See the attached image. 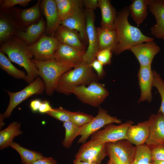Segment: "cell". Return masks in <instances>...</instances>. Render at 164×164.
<instances>
[{
    "instance_id": "cell-43",
    "label": "cell",
    "mask_w": 164,
    "mask_h": 164,
    "mask_svg": "<svg viewBox=\"0 0 164 164\" xmlns=\"http://www.w3.org/2000/svg\"><path fill=\"white\" fill-rule=\"evenodd\" d=\"M56 162L52 157L44 158L38 159L31 164H56Z\"/></svg>"
},
{
    "instance_id": "cell-35",
    "label": "cell",
    "mask_w": 164,
    "mask_h": 164,
    "mask_svg": "<svg viewBox=\"0 0 164 164\" xmlns=\"http://www.w3.org/2000/svg\"><path fill=\"white\" fill-rule=\"evenodd\" d=\"M14 29L12 26L7 20L3 19H0V40L5 42L12 36Z\"/></svg>"
},
{
    "instance_id": "cell-13",
    "label": "cell",
    "mask_w": 164,
    "mask_h": 164,
    "mask_svg": "<svg viewBox=\"0 0 164 164\" xmlns=\"http://www.w3.org/2000/svg\"><path fill=\"white\" fill-rule=\"evenodd\" d=\"M82 4L81 1L73 11L61 21L60 25L76 31L82 40L87 41L85 11L82 8Z\"/></svg>"
},
{
    "instance_id": "cell-49",
    "label": "cell",
    "mask_w": 164,
    "mask_h": 164,
    "mask_svg": "<svg viewBox=\"0 0 164 164\" xmlns=\"http://www.w3.org/2000/svg\"><path fill=\"white\" fill-rule=\"evenodd\" d=\"M162 1L164 3V0H162Z\"/></svg>"
},
{
    "instance_id": "cell-25",
    "label": "cell",
    "mask_w": 164,
    "mask_h": 164,
    "mask_svg": "<svg viewBox=\"0 0 164 164\" xmlns=\"http://www.w3.org/2000/svg\"><path fill=\"white\" fill-rule=\"evenodd\" d=\"M150 0H133L128 7L129 14L138 26L142 24L147 15Z\"/></svg>"
},
{
    "instance_id": "cell-28",
    "label": "cell",
    "mask_w": 164,
    "mask_h": 164,
    "mask_svg": "<svg viewBox=\"0 0 164 164\" xmlns=\"http://www.w3.org/2000/svg\"><path fill=\"white\" fill-rule=\"evenodd\" d=\"M0 67L2 70L13 77L17 79H23L26 81L27 74L24 71L15 67L5 53L1 51H0Z\"/></svg>"
},
{
    "instance_id": "cell-26",
    "label": "cell",
    "mask_w": 164,
    "mask_h": 164,
    "mask_svg": "<svg viewBox=\"0 0 164 164\" xmlns=\"http://www.w3.org/2000/svg\"><path fill=\"white\" fill-rule=\"evenodd\" d=\"M21 123L14 121L4 130L0 132V149H3L9 146L13 142L16 136L22 133L20 130Z\"/></svg>"
},
{
    "instance_id": "cell-4",
    "label": "cell",
    "mask_w": 164,
    "mask_h": 164,
    "mask_svg": "<svg viewBox=\"0 0 164 164\" xmlns=\"http://www.w3.org/2000/svg\"><path fill=\"white\" fill-rule=\"evenodd\" d=\"M32 61L37 67L39 76L43 80L46 94L50 96L53 94L61 76L75 66L73 64L61 62L55 59L39 61L34 59Z\"/></svg>"
},
{
    "instance_id": "cell-6",
    "label": "cell",
    "mask_w": 164,
    "mask_h": 164,
    "mask_svg": "<svg viewBox=\"0 0 164 164\" xmlns=\"http://www.w3.org/2000/svg\"><path fill=\"white\" fill-rule=\"evenodd\" d=\"M45 90V84L43 80L38 77L20 91L13 92L7 91L9 97V102L5 111L1 114L2 116L4 118H9L13 109L22 102L33 95L42 94Z\"/></svg>"
},
{
    "instance_id": "cell-14",
    "label": "cell",
    "mask_w": 164,
    "mask_h": 164,
    "mask_svg": "<svg viewBox=\"0 0 164 164\" xmlns=\"http://www.w3.org/2000/svg\"><path fill=\"white\" fill-rule=\"evenodd\" d=\"M149 132L145 144L151 149L158 145H164V115L158 112L151 115L149 119Z\"/></svg>"
},
{
    "instance_id": "cell-7",
    "label": "cell",
    "mask_w": 164,
    "mask_h": 164,
    "mask_svg": "<svg viewBox=\"0 0 164 164\" xmlns=\"http://www.w3.org/2000/svg\"><path fill=\"white\" fill-rule=\"evenodd\" d=\"M107 156L115 164H131L135 146L126 139L106 143Z\"/></svg>"
},
{
    "instance_id": "cell-27",
    "label": "cell",
    "mask_w": 164,
    "mask_h": 164,
    "mask_svg": "<svg viewBox=\"0 0 164 164\" xmlns=\"http://www.w3.org/2000/svg\"><path fill=\"white\" fill-rule=\"evenodd\" d=\"M10 146L19 153L22 164H31L38 159L44 157L41 153L25 148L13 142L11 143Z\"/></svg>"
},
{
    "instance_id": "cell-2",
    "label": "cell",
    "mask_w": 164,
    "mask_h": 164,
    "mask_svg": "<svg viewBox=\"0 0 164 164\" xmlns=\"http://www.w3.org/2000/svg\"><path fill=\"white\" fill-rule=\"evenodd\" d=\"M28 45L17 36H12L5 42L0 51L7 54L9 59L23 67L27 73L26 82L30 84L39 77L38 69L32 61L33 56Z\"/></svg>"
},
{
    "instance_id": "cell-30",
    "label": "cell",
    "mask_w": 164,
    "mask_h": 164,
    "mask_svg": "<svg viewBox=\"0 0 164 164\" xmlns=\"http://www.w3.org/2000/svg\"><path fill=\"white\" fill-rule=\"evenodd\" d=\"M60 22L81 1L79 0H55Z\"/></svg>"
},
{
    "instance_id": "cell-33",
    "label": "cell",
    "mask_w": 164,
    "mask_h": 164,
    "mask_svg": "<svg viewBox=\"0 0 164 164\" xmlns=\"http://www.w3.org/2000/svg\"><path fill=\"white\" fill-rule=\"evenodd\" d=\"M153 75V87H155L159 93L161 99V104L158 112L164 115V81L160 75L154 70H152Z\"/></svg>"
},
{
    "instance_id": "cell-46",
    "label": "cell",
    "mask_w": 164,
    "mask_h": 164,
    "mask_svg": "<svg viewBox=\"0 0 164 164\" xmlns=\"http://www.w3.org/2000/svg\"><path fill=\"white\" fill-rule=\"evenodd\" d=\"M154 164H164V161H153Z\"/></svg>"
},
{
    "instance_id": "cell-16",
    "label": "cell",
    "mask_w": 164,
    "mask_h": 164,
    "mask_svg": "<svg viewBox=\"0 0 164 164\" xmlns=\"http://www.w3.org/2000/svg\"><path fill=\"white\" fill-rule=\"evenodd\" d=\"M148 8L156 21L150 28L151 34L157 39L164 40V3L162 0H150Z\"/></svg>"
},
{
    "instance_id": "cell-24",
    "label": "cell",
    "mask_w": 164,
    "mask_h": 164,
    "mask_svg": "<svg viewBox=\"0 0 164 164\" xmlns=\"http://www.w3.org/2000/svg\"><path fill=\"white\" fill-rule=\"evenodd\" d=\"M98 51L110 48L114 52L117 46V34L115 29L97 28Z\"/></svg>"
},
{
    "instance_id": "cell-39",
    "label": "cell",
    "mask_w": 164,
    "mask_h": 164,
    "mask_svg": "<svg viewBox=\"0 0 164 164\" xmlns=\"http://www.w3.org/2000/svg\"><path fill=\"white\" fill-rule=\"evenodd\" d=\"M1 7L3 9H7L17 5H26L32 1L30 0H4L2 1Z\"/></svg>"
},
{
    "instance_id": "cell-32",
    "label": "cell",
    "mask_w": 164,
    "mask_h": 164,
    "mask_svg": "<svg viewBox=\"0 0 164 164\" xmlns=\"http://www.w3.org/2000/svg\"><path fill=\"white\" fill-rule=\"evenodd\" d=\"M40 2L41 0H38L32 7L22 10L21 13V18L23 22L26 23H31L39 17Z\"/></svg>"
},
{
    "instance_id": "cell-36",
    "label": "cell",
    "mask_w": 164,
    "mask_h": 164,
    "mask_svg": "<svg viewBox=\"0 0 164 164\" xmlns=\"http://www.w3.org/2000/svg\"><path fill=\"white\" fill-rule=\"evenodd\" d=\"M71 112L63 107L53 108V110L46 113L48 115L63 122L70 121Z\"/></svg>"
},
{
    "instance_id": "cell-31",
    "label": "cell",
    "mask_w": 164,
    "mask_h": 164,
    "mask_svg": "<svg viewBox=\"0 0 164 164\" xmlns=\"http://www.w3.org/2000/svg\"><path fill=\"white\" fill-rule=\"evenodd\" d=\"M63 126L65 128V137L62 144L65 148H69L75 138L77 136L80 127L73 124L70 121L63 122Z\"/></svg>"
},
{
    "instance_id": "cell-15",
    "label": "cell",
    "mask_w": 164,
    "mask_h": 164,
    "mask_svg": "<svg viewBox=\"0 0 164 164\" xmlns=\"http://www.w3.org/2000/svg\"><path fill=\"white\" fill-rule=\"evenodd\" d=\"M129 50L136 57L140 66H147L151 65L154 57L160 51L161 49L153 40L135 45Z\"/></svg>"
},
{
    "instance_id": "cell-34",
    "label": "cell",
    "mask_w": 164,
    "mask_h": 164,
    "mask_svg": "<svg viewBox=\"0 0 164 164\" xmlns=\"http://www.w3.org/2000/svg\"><path fill=\"white\" fill-rule=\"evenodd\" d=\"M92 115L80 111L71 112L70 121L74 125L80 127L91 121Z\"/></svg>"
},
{
    "instance_id": "cell-44",
    "label": "cell",
    "mask_w": 164,
    "mask_h": 164,
    "mask_svg": "<svg viewBox=\"0 0 164 164\" xmlns=\"http://www.w3.org/2000/svg\"><path fill=\"white\" fill-rule=\"evenodd\" d=\"M42 101L39 99H36L31 101L29 106L32 111L34 112L39 111Z\"/></svg>"
},
{
    "instance_id": "cell-38",
    "label": "cell",
    "mask_w": 164,
    "mask_h": 164,
    "mask_svg": "<svg viewBox=\"0 0 164 164\" xmlns=\"http://www.w3.org/2000/svg\"><path fill=\"white\" fill-rule=\"evenodd\" d=\"M152 161H164V145H158L151 149Z\"/></svg>"
},
{
    "instance_id": "cell-47",
    "label": "cell",
    "mask_w": 164,
    "mask_h": 164,
    "mask_svg": "<svg viewBox=\"0 0 164 164\" xmlns=\"http://www.w3.org/2000/svg\"><path fill=\"white\" fill-rule=\"evenodd\" d=\"M107 164H115L112 161L109 159Z\"/></svg>"
},
{
    "instance_id": "cell-3",
    "label": "cell",
    "mask_w": 164,
    "mask_h": 164,
    "mask_svg": "<svg viewBox=\"0 0 164 164\" xmlns=\"http://www.w3.org/2000/svg\"><path fill=\"white\" fill-rule=\"evenodd\" d=\"M97 75L90 65L82 63L78 66L64 73L60 77L55 91L67 95L72 93L76 87L89 85L97 81Z\"/></svg>"
},
{
    "instance_id": "cell-29",
    "label": "cell",
    "mask_w": 164,
    "mask_h": 164,
    "mask_svg": "<svg viewBox=\"0 0 164 164\" xmlns=\"http://www.w3.org/2000/svg\"><path fill=\"white\" fill-rule=\"evenodd\" d=\"M152 161L151 149L146 144L135 146L133 159L131 164H148Z\"/></svg>"
},
{
    "instance_id": "cell-41",
    "label": "cell",
    "mask_w": 164,
    "mask_h": 164,
    "mask_svg": "<svg viewBox=\"0 0 164 164\" xmlns=\"http://www.w3.org/2000/svg\"><path fill=\"white\" fill-rule=\"evenodd\" d=\"M52 108L49 101L45 100L42 101L38 111L41 113H46L48 112L53 110Z\"/></svg>"
},
{
    "instance_id": "cell-1",
    "label": "cell",
    "mask_w": 164,
    "mask_h": 164,
    "mask_svg": "<svg viewBox=\"0 0 164 164\" xmlns=\"http://www.w3.org/2000/svg\"><path fill=\"white\" fill-rule=\"evenodd\" d=\"M129 15L128 7L117 14L114 22L117 37V46L114 52L116 55L129 50L132 46L138 43L154 40L153 38L143 34L138 28L129 23L128 19Z\"/></svg>"
},
{
    "instance_id": "cell-11",
    "label": "cell",
    "mask_w": 164,
    "mask_h": 164,
    "mask_svg": "<svg viewBox=\"0 0 164 164\" xmlns=\"http://www.w3.org/2000/svg\"><path fill=\"white\" fill-rule=\"evenodd\" d=\"M59 42L54 36H42L34 43L28 46L34 59L46 61L54 59Z\"/></svg>"
},
{
    "instance_id": "cell-12",
    "label": "cell",
    "mask_w": 164,
    "mask_h": 164,
    "mask_svg": "<svg viewBox=\"0 0 164 164\" xmlns=\"http://www.w3.org/2000/svg\"><path fill=\"white\" fill-rule=\"evenodd\" d=\"M133 123V121L129 120L119 125L108 124L105 126L103 129L93 134L91 139H97L105 143L126 139L128 130Z\"/></svg>"
},
{
    "instance_id": "cell-20",
    "label": "cell",
    "mask_w": 164,
    "mask_h": 164,
    "mask_svg": "<svg viewBox=\"0 0 164 164\" xmlns=\"http://www.w3.org/2000/svg\"><path fill=\"white\" fill-rule=\"evenodd\" d=\"M41 6L46 22L48 33L54 35L60 25V20L55 0H43Z\"/></svg>"
},
{
    "instance_id": "cell-5",
    "label": "cell",
    "mask_w": 164,
    "mask_h": 164,
    "mask_svg": "<svg viewBox=\"0 0 164 164\" xmlns=\"http://www.w3.org/2000/svg\"><path fill=\"white\" fill-rule=\"evenodd\" d=\"M83 103L94 107H99L109 95L104 85L97 81L87 86L82 85L75 87L72 91Z\"/></svg>"
},
{
    "instance_id": "cell-9",
    "label": "cell",
    "mask_w": 164,
    "mask_h": 164,
    "mask_svg": "<svg viewBox=\"0 0 164 164\" xmlns=\"http://www.w3.org/2000/svg\"><path fill=\"white\" fill-rule=\"evenodd\" d=\"M106 156V143L97 139H91L80 147L75 155V159L100 164Z\"/></svg>"
},
{
    "instance_id": "cell-17",
    "label": "cell",
    "mask_w": 164,
    "mask_h": 164,
    "mask_svg": "<svg viewBox=\"0 0 164 164\" xmlns=\"http://www.w3.org/2000/svg\"><path fill=\"white\" fill-rule=\"evenodd\" d=\"M85 52L59 42L55 53L54 59L72 64L74 65L75 68L82 63Z\"/></svg>"
},
{
    "instance_id": "cell-48",
    "label": "cell",
    "mask_w": 164,
    "mask_h": 164,
    "mask_svg": "<svg viewBox=\"0 0 164 164\" xmlns=\"http://www.w3.org/2000/svg\"><path fill=\"white\" fill-rule=\"evenodd\" d=\"M148 164H154L153 163H149Z\"/></svg>"
},
{
    "instance_id": "cell-40",
    "label": "cell",
    "mask_w": 164,
    "mask_h": 164,
    "mask_svg": "<svg viewBox=\"0 0 164 164\" xmlns=\"http://www.w3.org/2000/svg\"><path fill=\"white\" fill-rule=\"evenodd\" d=\"M90 65L96 72L97 78L101 79L104 77L105 72L103 65L97 60L95 59L90 64Z\"/></svg>"
},
{
    "instance_id": "cell-21",
    "label": "cell",
    "mask_w": 164,
    "mask_h": 164,
    "mask_svg": "<svg viewBox=\"0 0 164 164\" xmlns=\"http://www.w3.org/2000/svg\"><path fill=\"white\" fill-rule=\"evenodd\" d=\"M149 132V122L148 120L132 125L128 128L126 140L136 146L145 144Z\"/></svg>"
},
{
    "instance_id": "cell-22",
    "label": "cell",
    "mask_w": 164,
    "mask_h": 164,
    "mask_svg": "<svg viewBox=\"0 0 164 164\" xmlns=\"http://www.w3.org/2000/svg\"><path fill=\"white\" fill-rule=\"evenodd\" d=\"M98 7L101 15L100 27L106 29H115L114 22L117 13L110 1L98 0Z\"/></svg>"
},
{
    "instance_id": "cell-8",
    "label": "cell",
    "mask_w": 164,
    "mask_h": 164,
    "mask_svg": "<svg viewBox=\"0 0 164 164\" xmlns=\"http://www.w3.org/2000/svg\"><path fill=\"white\" fill-rule=\"evenodd\" d=\"M121 124V120L112 116L108 114V111L99 107L97 115L90 122L80 127L78 135L80 137L78 140L79 143H85L93 134L105 126L111 123Z\"/></svg>"
},
{
    "instance_id": "cell-37",
    "label": "cell",
    "mask_w": 164,
    "mask_h": 164,
    "mask_svg": "<svg viewBox=\"0 0 164 164\" xmlns=\"http://www.w3.org/2000/svg\"><path fill=\"white\" fill-rule=\"evenodd\" d=\"M112 50L110 48H107L98 51L96 59L103 65H109L111 63Z\"/></svg>"
},
{
    "instance_id": "cell-10",
    "label": "cell",
    "mask_w": 164,
    "mask_h": 164,
    "mask_svg": "<svg viewBox=\"0 0 164 164\" xmlns=\"http://www.w3.org/2000/svg\"><path fill=\"white\" fill-rule=\"evenodd\" d=\"M86 30L88 47L83 57L82 63L90 64L96 59L98 51L97 28L94 25V10L86 9L85 10Z\"/></svg>"
},
{
    "instance_id": "cell-18",
    "label": "cell",
    "mask_w": 164,
    "mask_h": 164,
    "mask_svg": "<svg viewBox=\"0 0 164 164\" xmlns=\"http://www.w3.org/2000/svg\"><path fill=\"white\" fill-rule=\"evenodd\" d=\"M138 76L141 91L138 102L145 101L150 102L152 99L151 90L153 82V72L151 66H140Z\"/></svg>"
},
{
    "instance_id": "cell-23",
    "label": "cell",
    "mask_w": 164,
    "mask_h": 164,
    "mask_svg": "<svg viewBox=\"0 0 164 164\" xmlns=\"http://www.w3.org/2000/svg\"><path fill=\"white\" fill-rule=\"evenodd\" d=\"M45 28L44 21L41 19L37 24H32L29 26L25 31H18L15 34L29 46L37 41L45 31Z\"/></svg>"
},
{
    "instance_id": "cell-19",
    "label": "cell",
    "mask_w": 164,
    "mask_h": 164,
    "mask_svg": "<svg viewBox=\"0 0 164 164\" xmlns=\"http://www.w3.org/2000/svg\"><path fill=\"white\" fill-rule=\"evenodd\" d=\"M54 36L59 42L85 52L84 45L76 31L60 25L55 32Z\"/></svg>"
},
{
    "instance_id": "cell-45",
    "label": "cell",
    "mask_w": 164,
    "mask_h": 164,
    "mask_svg": "<svg viewBox=\"0 0 164 164\" xmlns=\"http://www.w3.org/2000/svg\"><path fill=\"white\" fill-rule=\"evenodd\" d=\"M73 164H97L95 163H91L86 162H84L77 160L75 159L73 161Z\"/></svg>"
},
{
    "instance_id": "cell-42",
    "label": "cell",
    "mask_w": 164,
    "mask_h": 164,
    "mask_svg": "<svg viewBox=\"0 0 164 164\" xmlns=\"http://www.w3.org/2000/svg\"><path fill=\"white\" fill-rule=\"evenodd\" d=\"M82 1L86 9L94 10L98 7V0H84Z\"/></svg>"
}]
</instances>
